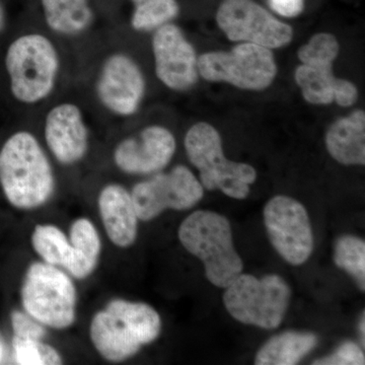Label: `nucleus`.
Masks as SVG:
<instances>
[{
    "mask_svg": "<svg viewBox=\"0 0 365 365\" xmlns=\"http://www.w3.org/2000/svg\"><path fill=\"white\" fill-rule=\"evenodd\" d=\"M0 185L16 208L40 207L51 198L55 189L51 163L30 132H16L2 146Z\"/></svg>",
    "mask_w": 365,
    "mask_h": 365,
    "instance_id": "nucleus-1",
    "label": "nucleus"
},
{
    "mask_svg": "<svg viewBox=\"0 0 365 365\" xmlns=\"http://www.w3.org/2000/svg\"><path fill=\"white\" fill-rule=\"evenodd\" d=\"M179 240L190 254L203 262L206 278L215 287L227 288L242 273L244 263L235 251L232 227L225 216L195 211L180 225Z\"/></svg>",
    "mask_w": 365,
    "mask_h": 365,
    "instance_id": "nucleus-2",
    "label": "nucleus"
},
{
    "mask_svg": "<svg viewBox=\"0 0 365 365\" xmlns=\"http://www.w3.org/2000/svg\"><path fill=\"white\" fill-rule=\"evenodd\" d=\"M6 67L14 97L23 104H38L54 91L60 57L49 38L41 34H28L9 45Z\"/></svg>",
    "mask_w": 365,
    "mask_h": 365,
    "instance_id": "nucleus-3",
    "label": "nucleus"
},
{
    "mask_svg": "<svg viewBox=\"0 0 365 365\" xmlns=\"http://www.w3.org/2000/svg\"><path fill=\"white\" fill-rule=\"evenodd\" d=\"M185 148L190 162L200 172L203 188L220 190L230 198H247L250 186L257 179L252 165L228 160L223 155L222 137L210 124L193 125L185 137Z\"/></svg>",
    "mask_w": 365,
    "mask_h": 365,
    "instance_id": "nucleus-4",
    "label": "nucleus"
},
{
    "mask_svg": "<svg viewBox=\"0 0 365 365\" xmlns=\"http://www.w3.org/2000/svg\"><path fill=\"white\" fill-rule=\"evenodd\" d=\"M289 300L290 288L277 274L263 278L240 274L223 294L225 309L232 318L266 330L281 325Z\"/></svg>",
    "mask_w": 365,
    "mask_h": 365,
    "instance_id": "nucleus-5",
    "label": "nucleus"
},
{
    "mask_svg": "<svg viewBox=\"0 0 365 365\" xmlns=\"http://www.w3.org/2000/svg\"><path fill=\"white\" fill-rule=\"evenodd\" d=\"M21 302L26 314L56 330L69 328L76 319V287L66 273L50 264L33 263L29 267Z\"/></svg>",
    "mask_w": 365,
    "mask_h": 365,
    "instance_id": "nucleus-6",
    "label": "nucleus"
},
{
    "mask_svg": "<svg viewBox=\"0 0 365 365\" xmlns=\"http://www.w3.org/2000/svg\"><path fill=\"white\" fill-rule=\"evenodd\" d=\"M197 66L206 81H225L242 90H265L277 73L271 50L252 43L237 45L230 52L205 53Z\"/></svg>",
    "mask_w": 365,
    "mask_h": 365,
    "instance_id": "nucleus-7",
    "label": "nucleus"
},
{
    "mask_svg": "<svg viewBox=\"0 0 365 365\" xmlns=\"http://www.w3.org/2000/svg\"><path fill=\"white\" fill-rule=\"evenodd\" d=\"M264 223L274 249L287 263L302 265L314 251V235L307 209L288 196H275L266 204Z\"/></svg>",
    "mask_w": 365,
    "mask_h": 365,
    "instance_id": "nucleus-8",
    "label": "nucleus"
},
{
    "mask_svg": "<svg viewBox=\"0 0 365 365\" xmlns=\"http://www.w3.org/2000/svg\"><path fill=\"white\" fill-rule=\"evenodd\" d=\"M203 195L202 185L185 165H177L169 173L138 182L131 193L137 216L143 222L153 220L168 209L188 210Z\"/></svg>",
    "mask_w": 365,
    "mask_h": 365,
    "instance_id": "nucleus-9",
    "label": "nucleus"
},
{
    "mask_svg": "<svg viewBox=\"0 0 365 365\" xmlns=\"http://www.w3.org/2000/svg\"><path fill=\"white\" fill-rule=\"evenodd\" d=\"M218 26L234 42L274 49L292 42V26L274 18L254 0H223L216 14Z\"/></svg>",
    "mask_w": 365,
    "mask_h": 365,
    "instance_id": "nucleus-10",
    "label": "nucleus"
},
{
    "mask_svg": "<svg viewBox=\"0 0 365 365\" xmlns=\"http://www.w3.org/2000/svg\"><path fill=\"white\" fill-rule=\"evenodd\" d=\"M98 100L117 116L135 114L145 93V79L128 55L115 53L103 63L96 85Z\"/></svg>",
    "mask_w": 365,
    "mask_h": 365,
    "instance_id": "nucleus-11",
    "label": "nucleus"
},
{
    "mask_svg": "<svg viewBox=\"0 0 365 365\" xmlns=\"http://www.w3.org/2000/svg\"><path fill=\"white\" fill-rule=\"evenodd\" d=\"M155 73L170 90H189L198 78L195 50L181 29L165 24L155 30L153 38Z\"/></svg>",
    "mask_w": 365,
    "mask_h": 365,
    "instance_id": "nucleus-12",
    "label": "nucleus"
},
{
    "mask_svg": "<svg viewBox=\"0 0 365 365\" xmlns=\"http://www.w3.org/2000/svg\"><path fill=\"white\" fill-rule=\"evenodd\" d=\"M172 132L158 125L146 127L138 135L129 137L114 150L115 165L130 175H148L167 167L176 151Z\"/></svg>",
    "mask_w": 365,
    "mask_h": 365,
    "instance_id": "nucleus-13",
    "label": "nucleus"
},
{
    "mask_svg": "<svg viewBox=\"0 0 365 365\" xmlns=\"http://www.w3.org/2000/svg\"><path fill=\"white\" fill-rule=\"evenodd\" d=\"M44 134L48 148L62 165H73L85 158L88 130L78 106L63 103L53 107L46 116Z\"/></svg>",
    "mask_w": 365,
    "mask_h": 365,
    "instance_id": "nucleus-14",
    "label": "nucleus"
},
{
    "mask_svg": "<svg viewBox=\"0 0 365 365\" xmlns=\"http://www.w3.org/2000/svg\"><path fill=\"white\" fill-rule=\"evenodd\" d=\"M98 210L106 232L115 246L128 248L134 244L139 218L131 193L121 185H108L98 196Z\"/></svg>",
    "mask_w": 365,
    "mask_h": 365,
    "instance_id": "nucleus-15",
    "label": "nucleus"
},
{
    "mask_svg": "<svg viewBox=\"0 0 365 365\" xmlns=\"http://www.w3.org/2000/svg\"><path fill=\"white\" fill-rule=\"evenodd\" d=\"M90 333L98 352L112 362L130 359L143 346L136 336L107 309L93 317Z\"/></svg>",
    "mask_w": 365,
    "mask_h": 365,
    "instance_id": "nucleus-16",
    "label": "nucleus"
},
{
    "mask_svg": "<svg viewBox=\"0 0 365 365\" xmlns=\"http://www.w3.org/2000/svg\"><path fill=\"white\" fill-rule=\"evenodd\" d=\"M326 146L334 160L346 165L365 163V113L359 110L329 128Z\"/></svg>",
    "mask_w": 365,
    "mask_h": 365,
    "instance_id": "nucleus-17",
    "label": "nucleus"
},
{
    "mask_svg": "<svg viewBox=\"0 0 365 365\" xmlns=\"http://www.w3.org/2000/svg\"><path fill=\"white\" fill-rule=\"evenodd\" d=\"M313 333L287 331L274 336L257 353V365H294L318 345Z\"/></svg>",
    "mask_w": 365,
    "mask_h": 365,
    "instance_id": "nucleus-18",
    "label": "nucleus"
},
{
    "mask_svg": "<svg viewBox=\"0 0 365 365\" xmlns=\"http://www.w3.org/2000/svg\"><path fill=\"white\" fill-rule=\"evenodd\" d=\"M71 256L67 270L76 279H85L97 267L100 258V235L93 222L79 218L71 228Z\"/></svg>",
    "mask_w": 365,
    "mask_h": 365,
    "instance_id": "nucleus-19",
    "label": "nucleus"
},
{
    "mask_svg": "<svg viewBox=\"0 0 365 365\" xmlns=\"http://www.w3.org/2000/svg\"><path fill=\"white\" fill-rule=\"evenodd\" d=\"M41 4L46 24L60 35H79L93 24L90 0H41Z\"/></svg>",
    "mask_w": 365,
    "mask_h": 365,
    "instance_id": "nucleus-20",
    "label": "nucleus"
},
{
    "mask_svg": "<svg viewBox=\"0 0 365 365\" xmlns=\"http://www.w3.org/2000/svg\"><path fill=\"white\" fill-rule=\"evenodd\" d=\"M106 309L117 317L143 346L150 344L160 336L162 330L160 314L144 302L114 299L108 304Z\"/></svg>",
    "mask_w": 365,
    "mask_h": 365,
    "instance_id": "nucleus-21",
    "label": "nucleus"
},
{
    "mask_svg": "<svg viewBox=\"0 0 365 365\" xmlns=\"http://www.w3.org/2000/svg\"><path fill=\"white\" fill-rule=\"evenodd\" d=\"M294 78L307 103L314 105L334 103L339 78L334 76L332 66L302 64L295 71Z\"/></svg>",
    "mask_w": 365,
    "mask_h": 365,
    "instance_id": "nucleus-22",
    "label": "nucleus"
},
{
    "mask_svg": "<svg viewBox=\"0 0 365 365\" xmlns=\"http://www.w3.org/2000/svg\"><path fill=\"white\" fill-rule=\"evenodd\" d=\"M33 248L47 264L66 269L71 256V241L60 228L39 225L32 235Z\"/></svg>",
    "mask_w": 365,
    "mask_h": 365,
    "instance_id": "nucleus-23",
    "label": "nucleus"
},
{
    "mask_svg": "<svg viewBox=\"0 0 365 365\" xmlns=\"http://www.w3.org/2000/svg\"><path fill=\"white\" fill-rule=\"evenodd\" d=\"M134 11L131 18L132 28L139 32L157 30L180 13L177 0H131Z\"/></svg>",
    "mask_w": 365,
    "mask_h": 365,
    "instance_id": "nucleus-24",
    "label": "nucleus"
},
{
    "mask_svg": "<svg viewBox=\"0 0 365 365\" xmlns=\"http://www.w3.org/2000/svg\"><path fill=\"white\" fill-rule=\"evenodd\" d=\"M334 262L356 281L365 290V242L351 235H343L336 241Z\"/></svg>",
    "mask_w": 365,
    "mask_h": 365,
    "instance_id": "nucleus-25",
    "label": "nucleus"
},
{
    "mask_svg": "<svg viewBox=\"0 0 365 365\" xmlns=\"http://www.w3.org/2000/svg\"><path fill=\"white\" fill-rule=\"evenodd\" d=\"M339 54V43L332 34L314 35L307 44L300 47L299 58L302 64L313 66H332Z\"/></svg>",
    "mask_w": 365,
    "mask_h": 365,
    "instance_id": "nucleus-26",
    "label": "nucleus"
},
{
    "mask_svg": "<svg viewBox=\"0 0 365 365\" xmlns=\"http://www.w3.org/2000/svg\"><path fill=\"white\" fill-rule=\"evenodd\" d=\"M13 348L16 364L21 365L62 364L59 352L42 340L14 338Z\"/></svg>",
    "mask_w": 365,
    "mask_h": 365,
    "instance_id": "nucleus-27",
    "label": "nucleus"
},
{
    "mask_svg": "<svg viewBox=\"0 0 365 365\" xmlns=\"http://www.w3.org/2000/svg\"><path fill=\"white\" fill-rule=\"evenodd\" d=\"M314 365H364V353L359 345L346 341L330 356L316 360Z\"/></svg>",
    "mask_w": 365,
    "mask_h": 365,
    "instance_id": "nucleus-28",
    "label": "nucleus"
},
{
    "mask_svg": "<svg viewBox=\"0 0 365 365\" xmlns=\"http://www.w3.org/2000/svg\"><path fill=\"white\" fill-rule=\"evenodd\" d=\"M11 326L14 338L19 339L42 340L47 334L42 324L30 314L20 311H14L11 314Z\"/></svg>",
    "mask_w": 365,
    "mask_h": 365,
    "instance_id": "nucleus-29",
    "label": "nucleus"
},
{
    "mask_svg": "<svg viewBox=\"0 0 365 365\" xmlns=\"http://www.w3.org/2000/svg\"><path fill=\"white\" fill-rule=\"evenodd\" d=\"M272 11L284 18H295L304 11V0H268Z\"/></svg>",
    "mask_w": 365,
    "mask_h": 365,
    "instance_id": "nucleus-30",
    "label": "nucleus"
},
{
    "mask_svg": "<svg viewBox=\"0 0 365 365\" xmlns=\"http://www.w3.org/2000/svg\"><path fill=\"white\" fill-rule=\"evenodd\" d=\"M357 98H359V91L356 86L350 81L339 78L334 102L337 103L341 107H349L356 103Z\"/></svg>",
    "mask_w": 365,
    "mask_h": 365,
    "instance_id": "nucleus-31",
    "label": "nucleus"
},
{
    "mask_svg": "<svg viewBox=\"0 0 365 365\" xmlns=\"http://www.w3.org/2000/svg\"><path fill=\"white\" fill-rule=\"evenodd\" d=\"M364 313L362 314V318L359 322V333H360V340H361L362 346L364 347L365 344V319H364Z\"/></svg>",
    "mask_w": 365,
    "mask_h": 365,
    "instance_id": "nucleus-32",
    "label": "nucleus"
},
{
    "mask_svg": "<svg viewBox=\"0 0 365 365\" xmlns=\"http://www.w3.org/2000/svg\"><path fill=\"white\" fill-rule=\"evenodd\" d=\"M6 343H4V338H2L1 334H0V364L4 362V359H6Z\"/></svg>",
    "mask_w": 365,
    "mask_h": 365,
    "instance_id": "nucleus-33",
    "label": "nucleus"
},
{
    "mask_svg": "<svg viewBox=\"0 0 365 365\" xmlns=\"http://www.w3.org/2000/svg\"><path fill=\"white\" fill-rule=\"evenodd\" d=\"M6 11H4V6L0 2V33L4 31V26H6Z\"/></svg>",
    "mask_w": 365,
    "mask_h": 365,
    "instance_id": "nucleus-34",
    "label": "nucleus"
}]
</instances>
